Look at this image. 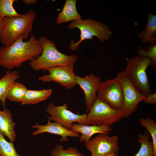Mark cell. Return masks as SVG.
Segmentation results:
<instances>
[{
	"label": "cell",
	"mask_w": 156,
	"mask_h": 156,
	"mask_svg": "<svg viewBox=\"0 0 156 156\" xmlns=\"http://www.w3.org/2000/svg\"><path fill=\"white\" fill-rule=\"evenodd\" d=\"M52 156H85L76 147H70L64 149L63 146L57 144L51 151Z\"/></svg>",
	"instance_id": "obj_24"
},
{
	"label": "cell",
	"mask_w": 156,
	"mask_h": 156,
	"mask_svg": "<svg viewBox=\"0 0 156 156\" xmlns=\"http://www.w3.org/2000/svg\"><path fill=\"white\" fill-rule=\"evenodd\" d=\"M51 89H44L40 90H27L21 102L22 105L36 104L46 100L52 93Z\"/></svg>",
	"instance_id": "obj_19"
},
{
	"label": "cell",
	"mask_w": 156,
	"mask_h": 156,
	"mask_svg": "<svg viewBox=\"0 0 156 156\" xmlns=\"http://www.w3.org/2000/svg\"><path fill=\"white\" fill-rule=\"evenodd\" d=\"M126 60L127 65L125 71L133 85L145 96L152 94L146 72L148 67L151 64V59L138 55L131 58L126 57Z\"/></svg>",
	"instance_id": "obj_5"
},
{
	"label": "cell",
	"mask_w": 156,
	"mask_h": 156,
	"mask_svg": "<svg viewBox=\"0 0 156 156\" xmlns=\"http://www.w3.org/2000/svg\"><path fill=\"white\" fill-rule=\"evenodd\" d=\"M68 29H79L80 32V39L75 42L72 40L70 42L69 49L75 51L82 42L85 40H93L95 36L101 42H104L112 36V33L109 27L103 23L92 18L77 20L71 22L67 26Z\"/></svg>",
	"instance_id": "obj_4"
},
{
	"label": "cell",
	"mask_w": 156,
	"mask_h": 156,
	"mask_svg": "<svg viewBox=\"0 0 156 156\" xmlns=\"http://www.w3.org/2000/svg\"><path fill=\"white\" fill-rule=\"evenodd\" d=\"M0 156H1L0 155Z\"/></svg>",
	"instance_id": "obj_32"
},
{
	"label": "cell",
	"mask_w": 156,
	"mask_h": 156,
	"mask_svg": "<svg viewBox=\"0 0 156 156\" xmlns=\"http://www.w3.org/2000/svg\"><path fill=\"white\" fill-rule=\"evenodd\" d=\"M143 43L154 45L156 42V15L148 14V20L145 28L139 34Z\"/></svg>",
	"instance_id": "obj_17"
},
{
	"label": "cell",
	"mask_w": 156,
	"mask_h": 156,
	"mask_svg": "<svg viewBox=\"0 0 156 156\" xmlns=\"http://www.w3.org/2000/svg\"><path fill=\"white\" fill-rule=\"evenodd\" d=\"M118 138V136L115 135L111 136L100 133L84 145L91 152V156H103L117 153L119 151Z\"/></svg>",
	"instance_id": "obj_11"
},
{
	"label": "cell",
	"mask_w": 156,
	"mask_h": 156,
	"mask_svg": "<svg viewBox=\"0 0 156 156\" xmlns=\"http://www.w3.org/2000/svg\"><path fill=\"white\" fill-rule=\"evenodd\" d=\"M68 107L66 103L62 105L57 106L53 102L49 103L45 110V112L50 115L47 118V121H54L70 130L74 122L82 124L87 118L86 113L76 114L68 110Z\"/></svg>",
	"instance_id": "obj_9"
},
{
	"label": "cell",
	"mask_w": 156,
	"mask_h": 156,
	"mask_svg": "<svg viewBox=\"0 0 156 156\" xmlns=\"http://www.w3.org/2000/svg\"><path fill=\"white\" fill-rule=\"evenodd\" d=\"M144 102L148 104H156V93H152L146 96V99L144 101Z\"/></svg>",
	"instance_id": "obj_27"
},
{
	"label": "cell",
	"mask_w": 156,
	"mask_h": 156,
	"mask_svg": "<svg viewBox=\"0 0 156 156\" xmlns=\"http://www.w3.org/2000/svg\"><path fill=\"white\" fill-rule=\"evenodd\" d=\"M139 121L140 125L146 129L152 138L154 155L156 156V123L149 117L140 118Z\"/></svg>",
	"instance_id": "obj_23"
},
{
	"label": "cell",
	"mask_w": 156,
	"mask_h": 156,
	"mask_svg": "<svg viewBox=\"0 0 156 156\" xmlns=\"http://www.w3.org/2000/svg\"><path fill=\"white\" fill-rule=\"evenodd\" d=\"M37 1L36 0H23L24 3L27 5L35 4L36 3Z\"/></svg>",
	"instance_id": "obj_28"
},
{
	"label": "cell",
	"mask_w": 156,
	"mask_h": 156,
	"mask_svg": "<svg viewBox=\"0 0 156 156\" xmlns=\"http://www.w3.org/2000/svg\"><path fill=\"white\" fill-rule=\"evenodd\" d=\"M12 143L7 141L0 132V155L1 156H22L17 153Z\"/></svg>",
	"instance_id": "obj_25"
},
{
	"label": "cell",
	"mask_w": 156,
	"mask_h": 156,
	"mask_svg": "<svg viewBox=\"0 0 156 156\" xmlns=\"http://www.w3.org/2000/svg\"><path fill=\"white\" fill-rule=\"evenodd\" d=\"M116 78L120 85L123 92L124 105L122 111L124 117L127 118L136 111L139 103L146 99V96L134 87L125 71L118 73Z\"/></svg>",
	"instance_id": "obj_7"
},
{
	"label": "cell",
	"mask_w": 156,
	"mask_h": 156,
	"mask_svg": "<svg viewBox=\"0 0 156 156\" xmlns=\"http://www.w3.org/2000/svg\"><path fill=\"white\" fill-rule=\"evenodd\" d=\"M77 0H66L62 9L57 15V24L81 19L76 7Z\"/></svg>",
	"instance_id": "obj_16"
},
{
	"label": "cell",
	"mask_w": 156,
	"mask_h": 156,
	"mask_svg": "<svg viewBox=\"0 0 156 156\" xmlns=\"http://www.w3.org/2000/svg\"><path fill=\"white\" fill-rule=\"evenodd\" d=\"M150 135L147 131L138 135L137 142L140 144L138 152L133 156H154L153 143L149 141Z\"/></svg>",
	"instance_id": "obj_20"
},
{
	"label": "cell",
	"mask_w": 156,
	"mask_h": 156,
	"mask_svg": "<svg viewBox=\"0 0 156 156\" xmlns=\"http://www.w3.org/2000/svg\"><path fill=\"white\" fill-rule=\"evenodd\" d=\"M138 55L150 58L152 60L151 66L153 69L156 67V44H150L146 49H144L139 48L138 50Z\"/></svg>",
	"instance_id": "obj_26"
},
{
	"label": "cell",
	"mask_w": 156,
	"mask_h": 156,
	"mask_svg": "<svg viewBox=\"0 0 156 156\" xmlns=\"http://www.w3.org/2000/svg\"><path fill=\"white\" fill-rule=\"evenodd\" d=\"M74 64L52 67L47 69L49 74L38 77V79L44 82L54 81L60 84L68 89L77 85L76 75L74 72Z\"/></svg>",
	"instance_id": "obj_10"
},
{
	"label": "cell",
	"mask_w": 156,
	"mask_h": 156,
	"mask_svg": "<svg viewBox=\"0 0 156 156\" xmlns=\"http://www.w3.org/2000/svg\"><path fill=\"white\" fill-rule=\"evenodd\" d=\"M19 73L16 70L7 72L0 79V102L3 107H6L5 101L8 90L11 84L20 77Z\"/></svg>",
	"instance_id": "obj_18"
},
{
	"label": "cell",
	"mask_w": 156,
	"mask_h": 156,
	"mask_svg": "<svg viewBox=\"0 0 156 156\" xmlns=\"http://www.w3.org/2000/svg\"><path fill=\"white\" fill-rule=\"evenodd\" d=\"M37 15L34 10H31L23 14L5 18L0 42L3 46H9L18 39H27Z\"/></svg>",
	"instance_id": "obj_2"
},
{
	"label": "cell",
	"mask_w": 156,
	"mask_h": 156,
	"mask_svg": "<svg viewBox=\"0 0 156 156\" xmlns=\"http://www.w3.org/2000/svg\"><path fill=\"white\" fill-rule=\"evenodd\" d=\"M103 156H118L117 153H114L109 154Z\"/></svg>",
	"instance_id": "obj_30"
},
{
	"label": "cell",
	"mask_w": 156,
	"mask_h": 156,
	"mask_svg": "<svg viewBox=\"0 0 156 156\" xmlns=\"http://www.w3.org/2000/svg\"><path fill=\"white\" fill-rule=\"evenodd\" d=\"M44 156H47V155H44Z\"/></svg>",
	"instance_id": "obj_31"
},
{
	"label": "cell",
	"mask_w": 156,
	"mask_h": 156,
	"mask_svg": "<svg viewBox=\"0 0 156 156\" xmlns=\"http://www.w3.org/2000/svg\"><path fill=\"white\" fill-rule=\"evenodd\" d=\"M27 90L22 83L15 81L8 90L7 99L11 101L21 103Z\"/></svg>",
	"instance_id": "obj_21"
},
{
	"label": "cell",
	"mask_w": 156,
	"mask_h": 156,
	"mask_svg": "<svg viewBox=\"0 0 156 156\" xmlns=\"http://www.w3.org/2000/svg\"><path fill=\"white\" fill-rule=\"evenodd\" d=\"M15 125L9 110L4 107L3 110H0V132L8 137L12 142L16 138V134L14 129Z\"/></svg>",
	"instance_id": "obj_15"
},
{
	"label": "cell",
	"mask_w": 156,
	"mask_h": 156,
	"mask_svg": "<svg viewBox=\"0 0 156 156\" xmlns=\"http://www.w3.org/2000/svg\"><path fill=\"white\" fill-rule=\"evenodd\" d=\"M70 130L81 133V135L79 137V142H83L85 144L93 135L98 133L108 135L112 129L110 126L106 125H86L73 123Z\"/></svg>",
	"instance_id": "obj_14"
},
{
	"label": "cell",
	"mask_w": 156,
	"mask_h": 156,
	"mask_svg": "<svg viewBox=\"0 0 156 156\" xmlns=\"http://www.w3.org/2000/svg\"><path fill=\"white\" fill-rule=\"evenodd\" d=\"M19 39L10 45L0 47V66L8 70L18 68L24 62L34 60L41 54L42 47L34 35L27 41Z\"/></svg>",
	"instance_id": "obj_1"
},
{
	"label": "cell",
	"mask_w": 156,
	"mask_h": 156,
	"mask_svg": "<svg viewBox=\"0 0 156 156\" xmlns=\"http://www.w3.org/2000/svg\"><path fill=\"white\" fill-rule=\"evenodd\" d=\"M5 18L0 16V34L4 24Z\"/></svg>",
	"instance_id": "obj_29"
},
{
	"label": "cell",
	"mask_w": 156,
	"mask_h": 156,
	"mask_svg": "<svg viewBox=\"0 0 156 156\" xmlns=\"http://www.w3.org/2000/svg\"><path fill=\"white\" fill-rule=\"evenodd\" d=\"M97 93V97L100 100L113 109L122 111L124 98L121 86L116 78L101 82Z\"/></svg>",
	"instance_id": "obj_8"
},
{
	"label": "cell",
	"mask_w": 156,
	"mask_h": 156,
	"mask_svg": "<svg viewBox=\"0 0 156 156\" xmlns=\"http://www.w3.org/2000/svg\"><path fill=\"white\" fill-rule=\"evenodd\" d=\"M32 127L36 129L34 131L32 135L36 136L44 132H48L56 134L61 137L60 141L67 142L69 136L71 137H79L80 136L78 133L73 132L64 127L61 124L55 122L47 121L45 125H40L36 123L33 125Z\"/></svg>",
	"instance_id": "obj_13"
},
{
	"label": "cell",
	"mask_w": 156,
	"mask_h": 156,
	"mask_svg": "<svg viewBox=\"0 0 156 156\" xmlns=\"http://www.w3.org/2000/svg\"><path fill=\"white\" fill-rule=\"evenodd\" d=\"M16 0H0V16L8 18L20 15L13 7V4Z\"/></svg>",
	"instance_id": "obj_22"
},
{
	"label": "cell",
	"mask_w": 156,
	"mask_h": 156,
	"mask_svg": "<svg viewBox=\"0 0 156 156\" xmlns=\"http://www.w3.org/2000/svg\"><path fill=\"white\" fill-rule=\"evenodd\" d=\"M76 82L83 90L84 102L87 110H90L96 97V94L101 83L100 77L91 73L82 77L76 75Z\"/></svg>",
	"instance_id": "obj_12"
},
{
	"label": "cell",
	"mask_w": 156,
	"mask_h": 156,
	"mask_svg": "<svg viewBox=\"0 0 156 156\" xmlns=\"http://www.w3.org/2000/svg\"><path fill=\"white\" fill-rule=\"evenodd\" d=\"M38 40L42 47V51L36 60L30 61L29 63L34 71H46L55 66L75 64L77 61V55H68L61 53L56 48L55 42L45 36H41Z\"/></svg>",
	"instance_id": "obj_3"
},
{
	"label": "cell",
	"mask_w": 156,
	"mask_h": 156,
	"mask_svg": "<svg viewBox=\"0 0 156 156\" xmlns=\"http://www.w3.org/2000/svg\"><path fill=\"white\" fill-rule=\"evenodd\" d=\"M89 112L81 125L110 126L124 117L122 111L113 109L97 96Z\"/></svg>",
	"instance_id": "obj_6"
}]
</instances>
